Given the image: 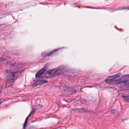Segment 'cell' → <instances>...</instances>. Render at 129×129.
Returning a JSON list of instances; mask_svg holds the SVG:
<instances>
[{
    "mask_svg": "<svg viewBox=\"0 0 129 129\" xmlns=\"http://www.w3.org/2000/svg\"><path fill=\"white\" fill-rule=\"evenodd\" d=\"M105 82L110 84H121L120 89L122 90L129 89V74L121 76L117 74L107 77Z\"/></svg>",
    "mask_w": 129,
    "mask_h": 129,
    "instance_id": "cell-1",
    "label": "cell"
},
{
    "mask_svg": "<svg viewBox=\"0 0 129 129\" xmlns=\"http://www.w3.org/2000/svg\"><path fill=\"white\" fill-rule=\"evenodd\" d=\"M20 75V72L7 71L6 74V82L7 86H11Z\"/></svg>",
    "mask_w": 129,
    "mask_h": 129,
    "instance_id": "cell-2",
    "label": "cell"
},
{
    "mask_svg": "<svg viewBox=\"0 0 129 129\" xmlns=\"http://www.w3.org/2000/svg\"><path fill=\"white\" fill-rule=\"evenodd\" d=\"M63 68L61 67L54 68L50 70H49L47 72H45L44 73V74L41 76V77L44 78H52L55 76L59 75L63 72Z\"/></svg>",
    "mask_w": 129,
    "mask_h": 129,
    "instance_id": "cell-3",
    "label": "cell"
},
{
    "mask_svg": "<svg viewBox=\"0 0 129 129\" xmlns=\"http://www.w3.org/2000/svg\"><path fill=\"white\" fill-rule=\"evenodd\" d=\"M46 67H44V68H43L42 69H41V70H40L36 74V77L38 78L40 77H41V76L44 74V73L46 72Z\"/></svg>",
    "mask_w": 129,
    "mask_h": 129,
    "instance_id": "cell-4",
    "label": "cell"
},
{
    "mask_svg": "<svg viewBox=\"0 0 129 129\" xmlns=\"http://www.w3.org/2000/svg\"><path fill=\"white\" fill-rule=\"evenodd\" d=\"M46 82H47V81H45V80H42V79H38V80H35L34 81L33 85L34 86H37V85L43 84L45 83Z\"/></svg>",
    "mask_w": 129,
    "mask_h": 129,
    "instance_id": "cell-5",
    "label": "cell"
},
{
    "mask_svg": "<svg viewBox=\"0 0 129 129\" xmlns=\"http://www.w3.org/2000/svg\"><path fill=\"white\" fill-rule=\"evenodd\" d=\"M122 97L127 102H129V95H126V96H122Z\"/></svg>",
    "mask_w": 129,
    "mask_h": 129,
    "instance_id": "cell-6",
    "label": "cell"
},
{
    "mask_svg": "<svg viewBox=\"0 0 129 129\" xmlns=\"http://www.w3.org/2000/svg\"><path fill=\"white\" fill-rule=\"evenodd\" d=\"M1 84H0V92H1Z\"/></svg>",
    "mask_w": 129,
    "mask_h": 129,
    "instance_id": "cell-7",
    "label": "cell"
}]
</instances>
